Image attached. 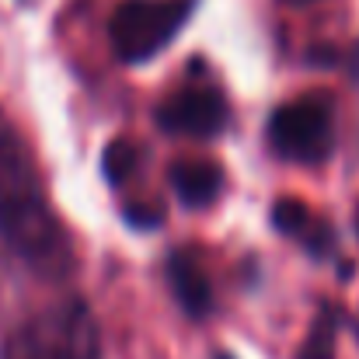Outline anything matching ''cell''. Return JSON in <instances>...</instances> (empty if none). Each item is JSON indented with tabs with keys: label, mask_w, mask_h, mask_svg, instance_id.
I'll list each match as a JSON object with an SVG mask.
<instances>
[{
	"label": "cell",
	"mask_w": 359,
	"mask_h": 359,
	"mask_svg": "<svg viewBox=\"0 0 359 359\" xmlns=\"http://www.w3.org/2000/svg\"><path fill=\"white\" fill-rule=\"evenodd\" d=\"M0 238L7 255L39 272H63L70 244L60 217L53 213L39 171L25 143L0 122Z\"/></svg>",
	"instance_id": "cell-1"
},
{
	"label": "cell",
	"mask_w": 359,
	"mask_h": 359,
	"mask_svg": "<svg viewBox=\"0 0 359 359\" xmlns=\"http://www.w3.org/2000/svg\"><path fill=\"white\" fill-rule=\"evenodd\" d=\"M0 359H102L98 318L84 300H49L11 328Z\"/></svg>",
	"instance_id": "cell-2"
},
{
	"label": "cell",
	"mask_w": 359,
	"mask_h": 359,
	"mask_svg": "<svg viewBox=\"0 0 359 359\" xmlns=\"http://www.w3.org/2000/svg\"><path fill=\"white\" fill-rule=\"evenodd\" d=\"M196 0H126L109 21L112 53L122 63L154 60L189 21Z\"/></svg>",
	"instance_id": "cell-3"
},
{
	"label": "cell",
	"mask_w": 359,
	"mask_h": 359,
	"mask_svg": "<svg viewBox=\"0 0 359 359\" xmlns=\"http://www.w3.org/2000/svg\"><path fill=\"white\" fill-rule=\"evenodd\" d=\"M269 143L279 157L297 164H318L335 147V109L328 98H297L272 112Z\"/></svg>",
	"instance_id": "cell-4"
},
{
	"label": "cell",
	"mask_w": 359,
	"mask_h": 359,
	"mask_svg": "<svg viewBox=\"0 0 359 359\" xmlns=\"http://www.w3.org/2000/svg\"><path fill=\"white\" fill-rule=\"evenodd\" d=\"M168 133L182 136H217L227 126V95L210 81H189L157 112Z\"/></svg>",
	"instance_id": "cell-5"
},
{
	"label": "cell",
	"mask_w": 359,
	"mask_h": 359,
	"mask_svg": "<svg viewBox=\"0 0 359 359\" xmlns=\"http://www.w3.org/2000/svg\"><path fill=\"white\" fill-rule=\"evenodd\" d=\"M171 182H175V192L182 196V203L210 206L224 189V171L210 161H185L171 171Z\"/></svg>",
	"instance_id": "cell-6"
},
{
	"label": "cell",
	"mask_w": 359,
	"mask_h": 359,
	"mask_svg": "<svg viewBox=\"0 0 359 359\" xmlns=\"http://www.w3.org/2000/svg\"><path fill=\"white\" fill-rule=\"evenodd\" d=\"M283 4H293V7H304V4H314V0H283Z\"/></svg>",
	"instance_id": "cell-7"
},
{
	"label": "cell",
	"mask_w": 359,
	"mask_h": 359,
	"mask_svg": "<svg viewBox=\"0 0 359 359\" xmlns=\"http://www.w3.org/2000/svg\"><path fill=\"white\" fill-rule=\"evenodd\" d=\"M0 251H7V248H4V238H0Z\"/></svg>",
	"instance_id": "cell-8"
}]
</instances>
